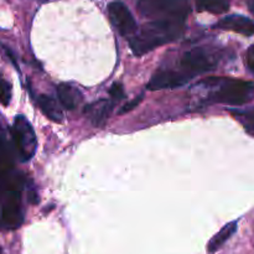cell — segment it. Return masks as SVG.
<instances>
[{
  "label": "cell",
  "instance_id": "4fadbf2b",
  "mask_svg": "<svg viewBox=\"0 0 254 254\" xmlns=\"http://www.w3.org/2000/svg\"><path fill=\"white\" fill-rule=\"evenodd\" d=\"M236 231H237V222H236V221L235 222L227 223V225H226L220 232L216 233V235L211 238V241L208 242V246H207L208 252L210 253L217 252V251L220 250V248L222 247V246L225 245V243L227 242L233 235H235Z\"/></svg>",
  "mask_w": 254,
  "mask_h": 254
},
{
  "label": "cell",
  "instance_id": "ac0fdd59",
  "mask_svg": "<svg viewBox=\"0 0 254 254\" xmlns=\"http://www.w3.org/2000/svg\"><path fill=\"white\" fill-rule=\"evenodd\" d=\"M141 99H143V94H140L138 98H135V99H133V101L126 103L123 107H122L121 111H119V114H124V113H127V112H130L131 109H134L139 103H140Z\"/></svg>",
  "mask_w": 254,
  "mask_h": 254
},
{
  "label": "cell",
  "instance_id": "2e32d148",
  "mask_svg": "<svg viewBox=\"0 0 254 254\" xmlns=\"http://www.w3.org/2000/svg\"><path fill=\"white\" fill-rule=\"evenodd\" d=\"M11 101V86L5 79H0V103L7 107Z\"/></svg>",
  "mask_w": 254,
  "mask_h": 254
},
{
  "label": "cell",
  "instance_id": "5b68a950",
  "mask_svg": "<svg viewBox=\"0 0 254 254\" xmlns=\"http://www.w3.org/2000/svg\"><path fill=\"white\" fill-rule=\"evenodd\" d=\"M216 64L217 61L212 54L203 49H193L184 54L179 69L191 79L197 74L212 71L216 68Z\"/></svg>",
  "mask_w": 254,
  "mask_h": 254
},
{
  "label": "cell",
  "instance_id": "30bf717a",
  "mask_svg": "<svg viewBox=\"0 0 254 254\" xmlns=\"http://www.w3.org/2000/svg\"><path fill=\"white\" fill-rule=\"evenodd\" d=\"M57 96L62 107L68 111L77 108L82 102V93L71 83H61L57 87Z\"/></svg>",
  "mask_w": 254,
  "mask_h": 254
},
{
  "label": "cell",
  "instance_id": "277c9868",
  "mask_svg": "<svg viewBox=\"0 0 254 254\" xmlns=\"http://www.w3.org/2000/svg\"><path fill=\"white\" fill-rule=\"evenodd\" d=\"M11 134L20 159L22 161L31 160L37 150V138L32 126L24 116H16Z\"/></svg>",
  "mask_w": 254,
  "mask_h": 254
},
{
  "label": "cell",
  "instance_id": "8fae6325",
  "mask_svg": "<svg viewBox=\"0 0 254 254\" xmlns=\"http://www.w3.org/2000/svg\"><path fill=\"white\" fill-rule=\"evenodd\" d=\"M112 108H113V103L107 99H102V101L96 102V103L88 106L86 112H88L91 116L92 123L94 127H102L108 119L109 114H111Z\"/></svg>",
  "mask_w": 254,
  "mask_h": 254
},
{
  "label": "cell",
  "instance_id": "d6986e66",
  "mask_svg": "<svg viewBox=\"0 0 254 254\" xmlns=\"http://www.w3.org/2000/svg\"><path fill=\"white\" fill-rule=\"evenodd\" d=\"M246 62H247V66L250 68V71L254 74V45L250 47V50L247 51V57H246Z\"/></svg>",
  "mask_w": 254,
  "mask_h": 254
},
{
  "label": "cell",
  "instance_id": "7c38bea8",
  "mask_svg": "<svg viewBox=\"0 0 254 254\" xmlns=\"http://www.w3.org/2000/svg\"><path fill=\"white\" fill-rule=\"evenodd\" d=\"M37 103H39V107L42 111V113L46 117H49L51 121L57 122V123L62 122L64 114H62V111L59 107V104H57V102L52 97L46 96V94H41L37 98Z\"/></svg>",
  "mask_w": 254,
  "mask_h": 254
},
{
  "label": "cell",
  "instance_id": "8992f818",
  "mask_svg": "<svg viewBox=\"0 0 254 254\" xmlns=\"http://www.w3.org/2000/svg\"><path fill=\"white\" fill-rule=\"evenodd\" d=\"M24 221L21 207V197L17 189L10 188L1 203V222L7 230H16Z\"/></svg>",
  "mask_w": 254,
  "mask_h": 254
},
{
  "label": "cell",
  "instance_id": "3957f363",
  "mask_svg": "<svg viewBox=\"0 0 254 254\" xmlns=\"http://www.w3.org/2000/svg\"><path fill=\"white\" fill-rule=\"evenodd\" d=\"M138 10L143 16L153 20L185 21L191 6L189 0H138Z\"/></svg>",
  "mask_w": 254,
  "mask_h": 254
},
{
  "label": "cell",
  "instance_id": "9a60e30c",
  "mask_svg": "<svg viewBox=\"0 0 254 254\" xmlns=\"http://www.w3.org/2000/svg\"><path fill=\"white\" fill-rule=\"evenodd\" d=\"M233 114L243 124L246 130L254 135V109L245 112H233Z\"/></svg>",
  "mask_w": 254,
  "mask_h": 254
},
{
  "label": "cell",
  "instance_id": "e0dca14e",
  "mask_svg": "<svg viewBox=\"0 0 254 254\" xmlns=\"http://www.w3.org/2000/svg\"><path fill=\"white\" fill-rule=\"evenodd\" d=\"M109 94H111L112 99H113L114 102H118L119 99L124 98L123 86H122L121 83H114L113 86H112V88L109 89Z\"/></svg>",
  "mask_w": 254,
  "mask_h": 254
},
{
  "label": "cell",
  "instance_id": "52a82bcc",
  "mask_svg": "<svg viewBox=\"0 0 254 254\" xmlns=\"http://www.w3.org/2000/svg\"><path fill=\"white\" fill-rule=\"evenodd\" d=\"M108 15L113 26L123 36H133L138 26L130 10L121 1H113L108 6Z\"/></svg>",
  "mask_w": 254,
  "mask_h": 254
},
{
  "label": "cell",
  "instance_id": "5bb4252c",
  "mask_svg": "<svg viewBox=\"0 0 254 254\" xmlns=\"http://www.w3.org/2000/svg\"><path fill=\"white\" fill-rule=\"evenodd\" d=\"M197 4L201 9L212 14H223L230 7L227 0H197Z\"/></svg>",
  "mask_w": 254,
  "mask_h": 254
},
{
  "label": "cell",
  "instance_id": "9c48e42d",
  "mask_svg": "<svg viewBox=\"0 0 254 254\" xmlns=\"http://www.w3.org/2000/svg\"><path fill=\"white\" fill-rule=\"evenodd\" d=\"M216 27L223 30H230L245 36L254 35V21L243 15H228L216 24Z\"/></svg>",
  "mask_w": 254,
  "mask_h": 254
},
{
  "label": "cell",
  "instance_id": "7a4b0ae2",
  "mask_svg": "<svg viewBox=\"0 0 254 254\" xmlns=\"http://www.w3.org/2000/svg\"><path fill=\"white\" fill-rule=\"evenodd\" d=\"M212 89L211 98L226 106H243L254 97V82L233 78H210L205 82Z\"/></svg>",
  "mask_w": 254,
  "mask_h": 254
},
{
  "label": "cell",
  "instance_id": "6da1fadb",
  "mask_svg": "<svg viewBox=\"0 0 254 254\" xmlns=\"http://www.w3.org/2000/svg\"><path fill=\"white\" fill-rule=\"evenodd\" d=\"M185 21L180 20H153L129 40V45L136 56H143L154 49L178 40L184 34Z\"/></svg>",
  "mask_w": 254,
  "mask_h": 254
},
{
  "label": "cell",
  "instance_id": "ba28073f",
  "mask_svg": "<svg viewBox=\"0 0 254 254\" xmlns=\"http://www.w3.org/2000/svg\"><path fill=\"white\" fill-rule=\"evenodd\" d=\"M190 81L188 76L184 72H181L179 68H168L160 69L156 72L150 78L148 83V89L150 91H158V89L165 88H176L186 84Z\"/></svg>",
  "mask_w": 254,
  "mask_h": 254
}]
</instances>
